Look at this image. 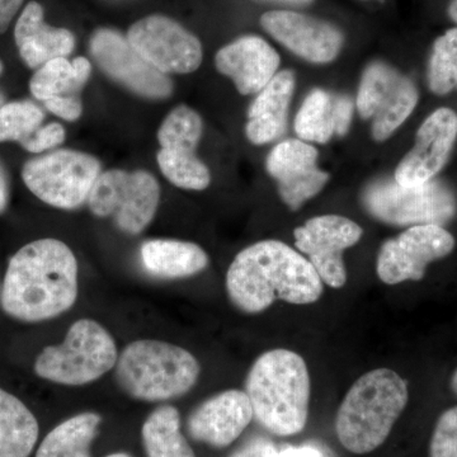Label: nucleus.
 I'll list each match as a JSON object with an SVG mask.
<instances>
[{"instance_id": "f257e3e1", "label": "nucleus", "mask_w": 457, "mask_h": 457, "mask_svg": "<svg viewBox=\"0 0 457 457\" xmlns=\"http://www.w3.org/2000/svg\"><path fill=\"white\" fill-rule=\"evenodd\" d=\"M227 291L239 311L258 314L278 300L294 305L317 303L324 284L302 253L279 240H262L231 262Z\"/></svg>"}, {"instance_id": "f03ea898", "label": "nucleus", "mask_w": 457, "mask_h": 457, "mask_svg": "<svg viewBox=\"0 0 457 457\" xmlns=\"http://www.w3.org/2000/svg\"><path fill=\"white\" fill-rule=\"evenodd\" d=\"M78 297V262L65 243L41 239L9 261L2 306L18 320L36 323L59 317Z\"/></svg>"}, {"instance_id": "7ed1b4c3", "label": "nucleus", "mask_w": 457, "mask_h": 457, "mask_svg": "<svg viewBox=\"0 0 457 457\" xmlns=\"http://www.w3.org/2000/svg\"><path fill=\"white\" fill-rule=\"evenodd\" d=\"M245 393L255 420L272 435L287 437L305 428L311 375L296 352L276 348L261 354L246 376Z\"/></svg>"}, {"instance_id": "20e7f679", "label": "nucleus", "mask_w": 457, "mask_h": 457, "mask_svg": "<svg viewBox=\"0 0 457 457\" xmlns=\"http://www.w3.org/2000/svg\"><path fill=\"white\" fill-rule=\"evenodd\" d=\"M409 402L408 383L390 369H376L352 385L336 416L345 450L365 455L381 446Z\"/></svg>"}, {"instance_id": "39448f33", "label": "nucleus", "mask_w": 457, "mask_h": 457, "mask_svg": "<svg viewBox=\"0 0 457 457\" xmlns=\"http://www.w3.org/2000/svg\"><path fill=\"white\" fill-rule=\"evenodd\" d=\"M200 363L185 348L170 343L132 342L116 363L117 383L131 398L163 402L187 394L196 385Z\"/></svg>"}, {"instance_id": "423d86ee", "label": "nucleus", "mask_w": 457, "mask_h": 457, "mask_svg": "<svg viewBox=\"0 0 457 457\" xmlns=\"http://www.w3.org/2000/svg\"><path fill=\"white\" fill-rule=\"evenodd\" d=\"M119 360L112 336L97 321L80 319L69 328L62 345L38 354L35 371L44 380L66 386H82L98 380Z\"/></svg>"}, {"instance_id": "0eeeda50", "label": "nucleus", "mask_w": 457, "mask_h": 457, "mask_svg": "<svg viewBox=\"0 0 457 457\" xmlns=\"http://www.w3.org/2000/svg\"><path fill=\"white\" fill-rule=\"evenodd\" d=\"M361 200L372 218L395 227H444L457 213L453 189L436 179L414 187L399 185L394 179H378L363 189Z\"/></svg>"}, {"instance_id": "6e6552de", "label": "nucleus", "mask_w": 457, "mask_h": 457, "mask_svg": "<svg viewBox=\"0 0 457 457\" xmlns=\"http://www.w3.org/2000/svg\"><path fill=\"white\" fill-rule=\"evenodd\" d=\"M101 173L102 164L96 156L60 149L29 159L23 165L22 179L42 203L56 209L74 210L87 204Z\"/></svg>"}, {"instance_id": "1a4fd4ad", "label": "nucleus", "mask_w": 457, "mask_h": 457, "mask_svg": "<svg viewBox=\"0 0 457 457\" xmlns=\"http://www.w3.org/2000/svg\"><path fill=\"white\" fill-rule=\"evenodd\" d=\"M161 203V186L146 170L102 171L90 191V212L98 218H111L130 236L145 230Z\"/></svg>"}, {"instance_id": "9d476101", "label": "nucleus", "mask_w": 457, "mask_h": 457, "mask_svg": "<svg viewBox=\"0 0 457 457\" xmlns=\"http://www.w3.org/2000/svg\"><path fill=\"white\" fill-rule=\"evenodd\" d=\"M418 101L411 78L386 62H374L363 71L354 104L361 119L372 120V139L383 143L407 121Z\"/></svg>"}, {"instance_id": "9b49d317", "label": "nucleus", "mask_w": 457, "mask_h": 457, "mask_svg": "<svg viewBox=\"0 0 457 457\" xmlns=\"http://www.w3.org/2000/svg\"><path fill=\"white\" fill-rule=\"evenodd\" d=\"M203 134V119L186 104L173 108L162 122L156 162L165 179L176 187L204 191L212 183L209 168L196 154Z\"/></svg>"}, {"instance_id": "f8f14e48", "label": "nucleus", "mask_w": 457, "mask_h": 457, "mask_svg": "<svg viewBox=\"0 0 457 457\" xmlns=\"http://www.w3.org/2000/svg\"><path fill=\"white\" fill-rule=\"evenodd\" d=\"M89 53L110 79L139 97L163 101L173 95L170 75L149 64L117 29L106 27L96 29L90 36Z\"/></svg>"}, {"instance_id": "ddd939ff", "label": "nucleus", "mask_w": 457, "mask_h": 457, "mask_svg": "<svg viewBox=\"0 0 457 457\" xmlns=\"http://www.w3.org/2000/svg\"><path fill=\"white\" fill-rule=\"evenodd\" d=\"M455 245V237L441 225L408 228L381 245L376 273L386 285L420 281L425 278L429 264L453 253Z\"/></svg>"}, {"instance_id": "4468645a", "label": "nucleus", "mask_w": 457, "mask_h": 457, "mask_svg": "<svg viewBox=\"0 0 457 457\" xmlns=\"http://www.w3.org/2000/svg\"><path fill=\"white\" fill-rule=\"evenodd\" d=\"M129 42L162 73L189 74L200 68L203 44L173 18L152 14L129 29Z\"/></svg>"}, {"instance_id": "2eb2a0df", "label": "nucleus", "mask_w": 457, "mask_h": 457, "mask_svg": "<svg viewBox=\"0 0 457 457\" xmlns=\"http://www.w3.org/2000/svg\"><path fill=\"white\" fill-rule=\"evenodd\" d=\"M362 228L341 215L315 216L295 228V245L308 257L323 284L342 288L347 284L343 252L360 242Z\"/></svg>"}, {"instance_id": "dca6fc26", "label": "nucleus", "mask_w": 457, "mask_h": 457, "mask_svg": "<svg viewBox=\"0 0 457 457\" xmlns=\"http://www.w3.org/2000/svg\"><path fill=\"white\" fill-rule=\"evenodd\" d=\"M261 26L286 49L312 64L335 62L345 45L338 27L299 12H267L262 14Z\"/></svg>"}, {"instance_id": "f3484780", "label": "nucleus", "mask_w": 457, "mask_h": 457, "mask_svg": "<svg viewBox=\"0 0 457 457\" xmlns=\"http://www.w3.org/2000/svg\"><path fill=\"white\" fill-rule=\"evenodd\" d=\"M318 156L317 147L300 139L281 141L267 156L266 170L278 182L279 197L291 212L302 209L329 182V174L318 168Z\"/></svg>"}, {"instance_id": "a211bd4d", "label": "nucleus", "mask_w": 457, "mask_h": 457, "mask_svg": "<svg viewBox=\"0 0 457 457\" xmlns=\"http://www.w3.org/2000/svg\"><path fill=\"white\" fill-rule=\"evenodd\" d=\"M456 139L457 114L451 108H438L418 129L416 143L400 161L394 179L405 187L435 179L449 162Z\"/></svg>"}, {"instance_id": "6ab92c4d", "label": "nucleus", "mask_w": 457, "mask_h": 457, "mask_svg": "<svg viewBox=\"0 0 457 457\" xmlns=\"http://www.w3.org/2000/svg\"><path fill=\"white\" fill-rule=\"evenodd\" d=\"M251 400L242 390H225L198 405L187 420L195 441L222 449L233 444L253 420Z\"/></svg>"}, {"instance_id": "aec40b11", "label": "nucleus", "mask_w": 457, "mask_h": 457, "mask_svg": "<svg viewBox=\"0 0 457 457\" xmlns=\"http://www.w3.org/2000/svg\"><path fill=\"white\" fill-rule=\"evenodd\" d=\"M278 51L255 35H245L221 47L215 56L219 73L230 78L243 96L257 95L278 73Z\"/></svg>"}, {"instance_id": "412c9836", "label": "nucleus", "mask_w": 457, "mask_h": 457, "mask_svg": "<svg viewBox=\"0 0 457 457\" xmlns=\"http://www.w3.org/2000/svg\"><path fill=\"white\" fill-rule=\"evenodd\" d=\"M14 40L18 53L31 69L59 57L71 55L75 47L74 33L57 29L45 22V12L40 3L29 2L23 9L14 27Z\"/></svg>"}, {"instance_id": "4be33fe9", "label": "nucleus", "mask_w": 457, "mask_h": 457, "mask_svg": "<svg viewBox=\"0 0 457 457\" xmlns=\"http://www.w3.org/2000/svg\"><path fill=\"white\" fill-rule=\"evenodd\" d=\"M296 78L291 71H278L252 102L245 125L246 139L264 145L279 139L287 128Z\"/></svg>"}, {"instance_id": "5701e85b", "label": "nucleus", "mask_w": 457, "mask_h": 457, "mask_svg": "<svg viewBox=\"0 0 457 457\" xmlns=\"http://www.w3.org/2000/svg\"><path fill=\"white\" fill-rule=\"evenodd\" d=\"M44 111L33 102H9L0 108V143L14 141L35 154L62 145L64 126L59 122L44 125Z\"/></svg>"}, {"instance_id": "b1692460", "label": "nucleus", "mask_w": 457, "mask_h": 457, "mask_svg": "<svg viewBox=\"0 0 457 457\" xmlns=\"http://www.w3.org/2000/svg\"><path fill=\"white\" fill-rule=\"evenodd\" d=\"M140 258L147 272L168 279L191 278L209 266L206 252L185 240H146L141 245Z\"/></svg>"}, {"instance_id": "393cba45", "label": "nucleus", "mask_w": 457, "mask_h": 457, "mask_svg": "<svg viewBox=\"0 0 457 457\" xmlns=\"http://www.w3.org/2000/svg\"><path fill=\"white\" fill-rule=\"evenodd\" d=\"M92 75L87 57H66L51 60L36 71L29 82L33 97L42 104L56 98H80V93Z\"/></svg>"}, {"instance_id": "a878e982", "label": "nucleus", "mask_w": 457, "mask_h": 457, "mask_svg": "<svg viewBox=\"0 0 457 457\" xmlns=\"http://www.w3.org/2000/svg\"><path fill=\"white\" fill-rule=\"evenodd\" d=\"M38 437V423L16 396L0 389V457H29Z\"/></svg>"}, {"instance_id": "bb28decb", "label": "nucleus", "mask_w": 457, "mask_h": 457, "mask_svg": "<svg viewBox=\"0 0 457 457\" xmlns=\"http://www.w3.org/2000/svg\"><path fill=\"white\" fill-rule=\"evenodd\" d=\"M101 422V416L96 413L69 418L45 437L36 457H92L90 446Z\"/></svg>"}, {"instance_id": "cd10ccee", "label": "nucleus", "mask_w": 457, "mask_h": 457, "mask_svg": "<svg viewBox=\"0 0 457 457\" xmlns=\"http://www.w3.org/2000/svg\"><path fill=\"white\" fill-rule=\"evenodd\" d=\"M141 435L147 457H196L180 432L179 411L170 405L155 409Z\"/></svg>"}, {"instance_id": "c85d7f7f", "label": "nucleus", "mask_w": 457, "mask_h": 457, "mask_svg": "<svg viewBox=\"0 0 457 457\" xmlns=\"http://www.w3.org/2000/svg\"><path fill=\"white\" fill-rule=\"evenodd\" d=\"M333 99L335 96L320 88L306 96L295 117V132L300 140L327 144L335 137Z\"/></svg>"}, {"instance_id": "c756f323", "label": "nucleus", "mask_w": 457, "mask_h": 457, "mask_svg": "<svg viewBox=\"0 0 457 457\" xmlns=\"http://www.w3.org/2000/svg\"><path fill=\"white\" fill-rule=\"evenodd\" d=\"M427 80L433 95L446 96L457 89V27L433 44Z\"/></svg>"}, {"instance_id": "7c9ffc66", "label": "nucleus", "mask_w": 457, "mask_h": 457, "mask_svg": "<svg viewBox=\"0 0 457 457\" xmlns=\"http://www.w3.org/2000/svg\"><path fill=\"white\" fill-rule=\"evenodd\" d=\"M429 457H457V405L438 418L429 445Z\"/></svg>"}, {"instance_id": "2f4dec72", "label": "nucleus", "mask_w": 457, "mask_h": 457, "mask_svg": "<svg viewBox=\"0 0 457 457\" xmlns=\"http://www.w3.org/2000/svg\"><path fill=\"white\" fill-rule=\"evenodd\" d=\"M354 102L348 96L337 95L333 99V117L337 137H345L350 131L354 113Z\"/></svg>"}, {"instance_id": "473e14b6", "label": "nucleus", "mask_w": 457, "mask_h": 457, "mask_svg": "<svg viewBox=\"0 0 457 457\" xmlns=\"http://www.w3.org/2000/svg\"><path fill=\"white\" fill-rule=\"evenodd\" d=\"M44 106L51 113L65 121L74 122L82 117L83 104L80 98H56L44 102Z\"/></svg>"}, {"instance_id": "72a5a7b5", "label": "nucleus", "mask_w": 457, "mask_h": 457, "mask_svg": "<svg viewBox=\"0 0 457 457\" xmlns=\"http://www.w3.org/2000/svg\"><path fill=\"white\" fill-rule=\"evenodd\" d=\"M278 449L269 438L254 437L246 441L228 457H276Z\"/></svg>"}, {"instance_id": "f704fd0d", "label": "nucleus", "mask_w": 457, "mask_h": 457, "mask_svg": "<svg viewBox=\"0 0 457 457\" xmlns=\"http://www.w3.org/2000/svg\"><path fill=\"white\" fill-rule=\"evenodd\" d=\"M25 0H0V29H7Z\"/></svg>"}, {"instance_id": "c9c22d12", "label": "nucleus", "mask_w": 457, "mask_h": 457, "mask_svg": "<svg viewBox=\"0 0 457 457\" xmlns=\"http://www.w3.org/2000/svg\"><path fill=\"white\" fill-rule=\"evenodd\" d=\"M276 457H323V453L314 446H287L278 450Z\"/></svg>"}, {"instance_id": "e433bc0d", "label": "nucleus", "mask_w": 457, "mask_h": 457, "mask_svg": "<svg viewBox=\"0 0 457 457\" xmlns=\"http://www.w3.org/2000/svg\"><path fill=\"white\" fill-rule=\"evenodd\" d=\"M9 198V189L7 177H5L4 170H3L2 165H0V213L7 209Z\"/></svg>"}, {"instance_id": "4c0bfd02", "label": "nucleus", "mask_w": 457, "mask_h": 457, "mask_svg": "<svg viewBox=\"0 0 457 457\" xmlns=\"http://www.w3.org/2000/svg\"><path fill=\"white\" fill-rule=\"evenodd\" d=\"M449 16L453 22L457 23V0H453L449 5Z\"/></svg>"}, {"instance_id": "58836bf2", "label": "nucleus", "mask_w": 457, "mask_h": 457, "mask_svg": "<svg viewBox=\"0 0 457 457\" xmlns=\"http://www.w3.org/2000/svg\"><path fill=\"white\" fill-rule=\"evenodd\" d=\"M450 387L451 392L455 394V395L457 396V369L455 370V371H453V376H451Z\"/></svg>"}, {"instance_id": "ea45409f", "label": "nucleus", "mask_w": 457, "mask_h": 457, "mask_svg": "<svg viewBox=\"0 0 457 457\" xmlns=\"http://www.w3.org/2000/svg\"><path fill=\"white\" fill-rule=\"evenodd\" d=\"M279 2L290 3V4L306 5L311 4L314 0H279Z\"/></svg>"}, {"instance_id": "a19ab883", "label": "nucleus", "mask_w": 457, "mask_h": 457, "mask_svg": "<svg viewBox=\"0 0 457 457\" xmlns=\"http://www.w3.org/2000/svg\"><path fill=\"white\" fill-rule=\"evenodd\" d=\"M3 69H4V66H3L2 60H0V75H2L3 73ZM4 96H3L2 93H0V108L4 106Z\"/></svg>"}, {"instance_id": "79ce46f5", "label": "nucleus", "mask_w": 457, "mask_h": 457, "mask_svg": "<svg viewBox=\"0 0 457 457\" xmlns=\"http://www.w3.org/2000/svg\"><path fill=\"white\" fill-rule=\"evenodd\" d=\"M106 457H131V456L128 455V453H112V455H108Z\"/></svg>"}, {"instance_id": "37998d69", "label": "nucleus", "mask_w": 457, "mask_h": 457, "mask_svg": "<svg viewBox=\"0 0 457 457\" xmlns=\"http://www.w3.org/2000/svg\"><path fill=\"white\" fill-rule=\"evenodd\" d=\"M0 296H2V286H0Z\"/></svg>"}, {"instance_id": "c03bdc74", "label": "nucleus", "mask_w": 457, "mask_h": 457, "mask_svg": "<svg viewBox=\"0 0 457 457\" xmlns=\"http://www.w3.org/2000/svg\"><path fill=\"white\" fill-rule=\"evenodd\" d=\"M365 2H369V0H365Z\"/></svg>"}]
</instances>
